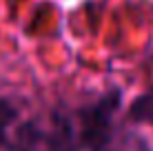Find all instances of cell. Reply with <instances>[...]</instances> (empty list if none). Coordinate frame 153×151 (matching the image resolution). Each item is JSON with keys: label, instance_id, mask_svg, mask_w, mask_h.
<instances>
[{"label": "cell", "instance_id": "7a4b0ae2", "mask_svg": "<svg viewBox=\"0 0 153 151\" xmlns=\"http://www.w3.org/2000/svg\"><path fill=\"white\" fill-rule=\"evenodd\" d=\"M2 151H7V149H2Z\"/></svg>", "mask_w": 153, "mask_h": 151}, {"label": "cell", "instance_id": "6da1fadb", "mask_svg": "<svg viewBox=\"0 0 153 151\" xmlns=\"http://www.w3.org/2000/svg\"><path fill=\"white\" fill-rule=\"evenodd\" d=\"M80 131L65 116L31 118L16 129V151H73Z\"/></svg>", "mask_w": 153, "mask_h": 151}]
</instances>
